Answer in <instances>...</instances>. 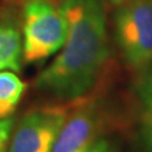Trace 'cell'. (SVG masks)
I'll use <instances>...</instances> for the list:
<instances>
[{
  "label": "cell",
  "mask_w": 152,
  "mask_h": 152,
  "mask_svg": "<svg viewBox=\"0 0 152 152\" xmlns=\"http://www.w3.org/2000/svg\"><path fill=\"white\" fill-rule=\"evenodd\" d=\"M68 35L59 55L35 80L38 90L62 100L83 96L96 83L109 58L102 0H62Z\"/></svg>",
  "instance_id": "6da1fadb"
},
{
  "label": "cell",
  "mask_w": 152,
  "mask_h": 152,
  "mask_svg": "<svg viewBox=\"0 0 152 152\" xmlns=\"http://www.w3.org/2000/svg\"><path fill=\"white\" fill-rule=\"evenodd\" d=\"M68 35L62 6L51 0H28L23 11V58L28 64L42 62L59 52Z\"/></svg>",
  "instance_id": "7a4b0ae2"
},
{
  "label": "cell",
  "mask_w": 152,
  "mask_h": 152,
  "mask_svg": "<svg viewBox=\"0 0 152 152\" xmlns=\"http://www.w3.org/2000/svg\"><path fill=\"white\" fill-rule=\"evenodd\" d=\"M115 42L125 64L145 68L152 62V0H125L114 18Z\"/></svg>",
  "instance_id": "3957f363"
},
{
  "label": "cell",
  "mask_w": 152,
  "mask_h": 152,
  "mask_svg": "<svg viewBox=\"0 0 152 152\" xmlns=\"http://www.w3.org/2000/svg\"><path fill=\"white\" fill-rule=\"evenodd\" d=\"M68 113L61 106L42 107L26 114L10 137L7 152H52Z\"/></svg>",
  "instance_id": "277c9868"
},
{
  "label": "cell",
  "mask_w": 152,
  "mask_h": 152,
  "mask_svg": "<svg viewBox=\"0 0 152 152\" xmlns=\"http://www.w3.org/2000/svg\"><path fill=\"white\" fill-rule=\"evenodd\" d=\"M99 128L97 110L83 106L71 117H66L55 140L52 152H82L96 141Z\"/></svg>",
  "instance_id": "5b68a950"
},
{
  "label": "cell",
  "mask_w": 152,
  "mask_h": 152,
  "mask_svg": "<svg viewBox=\"0 0 152 152\" xmlns=\"http://www.w3.org/2000/svg\"><path fill=\"white\" fill-rule=\"evenodd\" d=\"M135 96L138 104V125L142 147L152 152V62L142 68L135 82Z\"/></svg>",
  "instance_id": "8992f818"
},
{
  "label": "cell",
  "mask_w": 152,
  "mask_h": 152,
  "mask_svg": "<svg viewBox=\"0 0 152 152\" xmlns=\"http://www.w3.org/2000/svg\"><path fill=\"white\" fill-rule=\"evenodd\" d=\"M23 58V38L17 23L0 18V72L20 71Z\"/></svg>",
  "instance_id": "52a82bcc"
},
{
  "label": "cell",
  "mask_w": 152,
  "mask_h": 152,
  "mask_svg": "<svg viewBox=\"0 0 152 152\" xmlns=\"http://www.w3.org/2000/svg\"><path fill=\"white\" fill-rule=\"evenodd\" d=\"M26 89V82L14 71L0 72V120L11 117Z\"/></svg>",
  "instance_id": "ba28073f"
},
{
  "label": "cell",
  "mask_w": 152,
  "mask_h": 152,
  "mask_svg": "<svg viewBox=\"0 0 152 152\" xmlns=\"http://www.w3.org/2000/svg\"><path fill=\"white\" fill-rule=\"evenodd\" d=\"M13 124H14L13 117L0 120V152H7V149H9Z\"/></svg>",
  "instance_id": "9c48e42d"
},
{
  "label": "cell",
  "mask_w": 152,
  "mask_h": 152,
  "mask_svg": "<svg viewBox=\"0 0 152 152\" xmlns=\"http://www.w3.org/2000/svg\"><path fill=\"white\" fill-rule=\"evenodd\" d=\"M82 152H118V151L107 140H96Z\"/></svg>",
  "instance_id": "30bf717a"
},
{
  "label": "cell",
  "mask_w": 152,
  "mask_h": 152,
  "mask_svg": "<svg viewBox=\"0 0 152 152\" xmlns=\"http://www.w3.org/2000/svg\"><path fill=\"white\" fill-rule=\"evenodd\" d=\"M111 4H121V3H124L125 0H109Z\"/></svg>",
  "instance_id": "8fae6325"
}]
</instances>
